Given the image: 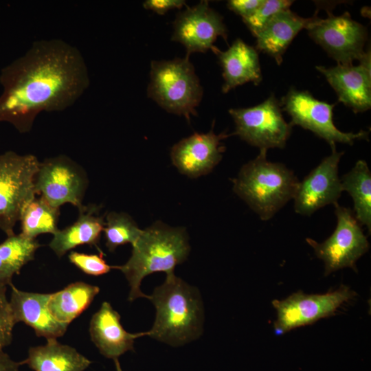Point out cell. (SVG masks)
Returning a JSON list of instances; mask_svg holds the SVG:
<instances>
[{
	"label": "cell",
	"mask_w": 371,
	"mask_h": 371,
	"mask_svg": "<svg viewBox=\"0 0 371 371\" xmlns=\"http://www.w3.org/2000/svg\"><path fill=\"white\" fill-rule=\"evenodd\" d=\"M314 17H302L289 8L279 12L256 36V49L280 65L291 43L302 29L308 28Z\"/></svg>",
	"instance_id": "44dd1931"
},
{
	"label": "cell",
	"mask_w": 371,
	"mask_h": 371,
	"mask_svg": "<svg viewBox=\"0 0 371 371\" xmlns=\"http://www.w3.org/2000/svg\"><path fill=\"white\" fill-rule=\"evenodd\" d=\"M104 254H87L71 251L68 256L69 261L82 272L90 276H101L110 271L112 266L103 258Z\"/></svg>",
	"instance_id": "f1b7e54d"
},
{
	"label": "cell",
	"mask_w": 371,
	"mask_h": 371,
	"mask_svg": "<svg viewBox=\"0 0 371 371\" xmlns=\"http://www.w3.org/2000/svg\"><path fill=\"white\" fill-rule=\"evenodd\" d=\"M358 65L317 66L335 90L338 100L354 113L368 111L371 106V56L367 50Z\"/></svg>",
	"instance_id": "9a60e30c"
},
{
	"label": "cell",
	"mask_w": 371,
	"mask_h": 371,
	"mask_svg": "<svg viewBox=\"0 0 371 371\" xmlns=\"http://www.w3.org/2000/svg\"><path fill=\"white\" fill-rule=\"evenodd\" d=\"M142 230L128 214L111 212L106 216L103 229L106 246L109 251L113 252L120 245H133Z\"/></svg>",
	"instance_id": "4316f807"
},
{
	"label": "cell",
	"mask_w": 371,
	"mask_h": 371,
	"mask_svg": "<svg viewBox=\"0 0 371 371\" xmlns=\"http://www.w3.org/2000/svg\"><path fill=\"white\" fill-rule=\"evenodd\" d=\"M100 291L97 286L76 282L63 289L50 293L47 308L58 322L69 324L91 304Z\"/></svg>",
	"instance_id": "603a6c76"
},
{
	"label": "cell",
	"mask_w": 371,
	"mask_h": 371,
	"mask_svg": "<svg viewBox=\"0 0 371 371\" xmlns=\"http://www.w3.org/2000/svg\"><path fill=\"white\" fill-rule=\"evenodd\" d=\"M91 341L105 357L118 359L127 351L133 350L135 339L147 335V332L130 333L120 323V315L111 304L104 302L90 321Z\"/></svg>",
	"instance_id": "e0dca14e"
},
{
	"label": "cell",
	"mask_w": 371,
	"mask_h": 371,
	"mask_svg": "<svg viewBox=\"0 0 371 371\" xmlns=\"http://www.w3.org/2000/svg\"><path fill=\"white\" fill-rule=\"evenodd\" d=\"M0 122L30 132L41 112L72 106L90 85L85 60L78 48L58 39L34 41L0 73Z\"/></svg>",
	"instance_id": "6da1fadb"
},
{
	"label": "cell",
	"mask_w": 371,
	"mask_h": 371,
	"mask_svg": "<svg viewBox=\"0 0 371 371\" xmlns=\"http://www.w3.org/2000/svg\"><path fill=\"white\" fill-rule=\"evenodd\" d=\"M21 362L13 361L10 356L0 350V371H19Z\"/></svg>",
	"instance_id": "d6a6232c"
},
{
	"label": "cell",
	"mask_w": 371,
	"mask_h": 371,
	"mask_svg": "<svg viewBox=\"0 0 371 371\" xmlns=\"http://www.w3.org/2000/svg\"><path fill=\"white\" fill-rule=\"evenodd\" d=\"M264 0H229L227 3L229 10L241 16L242 19L251 15Z\"/></svg>",
	"instance_id": "4dcf8cb0"
},
{
	"label": "cell",
	"mask_w": 371,
	"mask_h": 371,
	"mask_svg": "<svg viewBox=\"0 0 371 371\" xmlns=\"http://www.w3.org/2000/svg\"><path fill=\"white\" fill-rule=\"evenodd\" d=\"M88 183L85 170L69 157L60 155L40 162L34 188L37 196L55 207L71 203L79 209Z\"/></svg>",
	"instance_id": "30bf717a"
},
{
	"label": "cell",
	"mask_w": 371,
	"mask_h": 371,
	"mask_svg": "<svg viewBox=\"0 0 371 371\" xmlns=\"http://www.w3.org/2000/svg\"><path fill=\"white\" fill-rule=\"evenodd\" d=\"M327 17L314 15L306 30L310 37L319 45L337 64H352L366 54L364 47L368 39L366 27L352 19L346 12L335 16L327 10Z\"/></svg>",
	"instance_id": "9c48e42d"
},
{
	"label": "cell",
	"mask_w": 371,
	"mask_h": 371,
	"mask_svg": "<svg viewBox=\"0 0 371 371\" xmlns=\"http://www.w3.org/2000/svg\"><path fill=\"white\" fill-rule=\"evenodd\" d=\"M333 205L337 221L331 236L321 243L310 238L306 239L317 257L324 261L325 276L345 267L357 271L356 262L370 247L352 211L338 203Z\"/></svg>",
	"instance_id": "ba28073f"
},
{
	"label": "cell",
	"mask_w": 371,
	"mask_h": 371,
	"mask_svg": "<svg viewBox=\"0 0 371 371\" xmlns=\"http://www.w3.org/2000/svg\"><path fill=\"white\" fill-rule=\"evenodd\" d=\"M21 363L34 371H84L91 361L74 348L53 339L45 345L31 347L27 357Z\"/></svg>",
	"instance_id": "7402d4cb"
},
{
	"label": "cell",
	"mask_w": 371,
	"mask_h": 371,
	"mask_svg": "<svg viewBox=\"0 0 371 371\" xmlns=\"http://www.w3.org/2000/svg\"><path fill=\"white\" fill-rule=\"evenodd\" d=\"M156 316L147 336L172 346H183L202 333L204 311L198 289L175 273L149 295Z\"/></svg>",
	"instance_id": "7a4b0ae2"
},
{
	"label": "cell",
	"mask_w": 371,
	"mask_h": 371,
	"mask_svg": "<svg viewBox=\"0 0 371 371\" xmlns=\"http://www.w3.org/2000/svg\"><path fill=\"white\" fill-rule=\"evenodd\" d=\"M10 304L15 322H23L34 329L38 337L56 339L62 337L68 327L57 321L50 313L47 302L50 293L23 291L10 285Z\"/></svg>",
	"instance_id": "ac0fdd59"
},
{
	"label": "cell",
	"mask_w": 371,
	"mask_h": 371,
	"mask_svg": "<svg viewBox=\"0 0 371 371\" xmlns=\"http://www.w3.org/2000/svg\"><path fill=\"white\" fill-rule=\"evenodd\" d=\"M173 27L171 39L185 47L188 57L192 53L211 49L218 36L226 42L227 40L223 16L210 7L207 1H201L178 13Z\"/></svg>",
	"instance_id": "4fadbf2b"
},
{
	"label": "cell",
	"mask_w": 371,
	"mask_h": 371,
	"mask_svg": "<svg viewBox=\"0 0 371 371\" xmlns=\"http://www.w3.org/2000/svg\"><path fill=\"white\" fill-rule=\"evenodd\" d=\"M231 135L195 133L175 144L170 152L172 164L180 172L191 178L211 172L220 162L225 146L221 140Z\"/></svg>",
	"instance_id": "2e32d148"
},
{
	"label": "cell",
	"mask_w": 371,
	"mask_h": 371,
	"mask_svg": "<svg viewBox=\"0 0 371 371\" xmlns=\"http://www.w3.org/2000/svg\"><path fill=\"white\" fill-rule=\"evenodd\" d=\"M132 246L128 260L122 265L112 266L126 278L130 302L139 297L149 299V295L141 291L142 280L155 272L173 273L175 267L186 260L190 249L184 228L172 227L160 221L143 229Z\"/></svg>",
	"instance_id": "3957f363"
},
{
	"label": "cell",
	"mask_w": 371,
	"mask_h": 371,
	"mask_svg": "<svg viewBox=\"0 0 371 371\" xmlns=\"http://www.w3.org/2000/svg\"><path fill=\"white\" fill-rule=\"evenodd\" d=\"M260 150L253 160L242 166L232 180L234 192L260 216L271 219L291 199H293L299 181L293 172L281 163L267 159Z\"/></svg>",
	"instance_id": "277c9868"
},
{
	"label": "cell",
	"mask_w": 371,
	"mask_h": 371,
	"mask_svg": "<svg viewBox=\"0 0 371 371\" xmlns=\"http://www.w3.org/2000/svg\"><path fill=\"white\" fill-rule=\"evenodd\" d=\"M280 102L282 110L290 115L292 126L311 131L330 146L336 143L352 145L355 140L368 139V131L345 133L338 129L333 120L335 104L317 100L308 91L291 88Z\"/></svg>",
	"instance_id": "8fae6325"
},
{
	"label": "cell",
	"mask_w": 371,
	"mask_h": 371,
	"mask_svg": "<svg viewBox=\"0 0 371 371\" xmlns=\"http://www.w3.org/2000/svg\"><path fill=\"white\" fill-rule=\"evenodd\" d=\"M113 361L115 362L116 371H123L122 368H121V366H120V361H119L118 359H115Z\"/></svg>",
	"instance_id": "836d02e7"
},
{
	"label": "cell",
	"mask_w": 371,
	"mask_h": 371,
	"mask_svg": "<svg viewBox=\"0 0 371 371\" xmlns=\"http://www.w3.org/2000/svg\"><path fill=\"white\" fill-rule=\"evenodd\" d=\"M40 161L32 154H0V229L14 234L25 206L36 196L34 181Z\"/></svg>",
	"instance_id": "8992f818"
},
{
	"label": "cell",
	"mask_w": 371,
	"mask_h": 371,
	"mask_svg": "<svg viewBox=\"0 0 371 371\" xmlns=\"http://www.w3.org/2000/svg\"><path fill=\"white\" fill-rule=\"evenodd\" d=\"M5 292L6 288L0 289V350L10 344L13 328L16 324Z\"/></svg>",
	"instance_id": "f546056e"
},
{
	"label": "cell",
	"mask_w": 371,
	"mask_h": 371,
	"mask_svg": "<svg viewBox=\"0 0 371 371\" xmlns=\"http://www.w3.org/2000/svg\"><path fill=\"white\" fill-rule=\"evenodd\" d=\"M343 191L350 195L354 215L361 225L371 230V172L364 160H359L341 179Z\"/></svg>",
	"instance_id": "d4e9b609"
},
{
	"label": "cell",
	"mask_w": 371,
	"mask_h": 371,
	"mask_svg": "<svg viewBox=\"0 0 371 371\" xmlns=\"http://www.w3.org/2000/svg\"><path fill=\"white\" fill-rule=\"evenodd\" d=\"M41 244L36 238L21 233L13 234L0 244V289L11 285L14 274H19L22 267L34 259Z\"/></svg>",
	"instance_id": "cb8c5ba5"
},
{
	"label": "cell",
	"mask_w": 371,
	"mask_h": 371,
	"mask_svg": "<svg viewBox=\"0 0 371 371\" xmlns=\"http://www.w3.org/2000/svg\"><path fill=\"white\" fill-rule=\"evenodd\" d=\"M211 50L216 55L222 68L223 93H226L247 82L258 85L262 81L258 52L256 47L237 38L225 51L215 46Z\"/></svg>",
	"instance_id": "d6986e66"
},
{
	"label": "cell",
	"mask_w": 371,
	"mask_h": 371,
	"mask_svg": "<svg viewBox=\"0 0 371 371\" xmlns=\"http://www.w3.org/2000/svg\"><path fill=\"white\" fill-rule=\"evenodd\" d=\"M147 94L166 111L183 115L190 122L192 115H196L203 88L193 65L186 56L152 61Z\"/></svg>",
	"instance_id": "5b68a950"
},
{
	"label": "cell",
	"mask_w": 371,
	"mask_h": 371,
	"mask_svg": "<svg viewBox=\"0 0 371 371\" xmlns=\"http://www.w3.org/2000/svg\"><path fill=\"white\" fill-rule=\"evenodd\" d=\"M60 210L37 195L23 208L21 217V234L36 238L42 234H54L58 230Z\"/></svg>",
	"instance_id": "484cf974"
},
{
	"label": "cell",
	"mask_w": 371,
	"mask_h": 371,
	"mask_svg": "<svg viewBox=\"0 0 371 371\" xmlns=\"http://www.w3.org/2000/svg\"><path fill=\"white\" fill-rule=\"evenodd\" d=\"M331 154L325 157L298 183L293 200L296 213L311 216L317 210L337 203L343 192L338 166L344 152L331 146Z\"/></svg>",
	"instance_id": "5bb4252c"
},
{
	"label": "cell",
	"mask_w": 371,
	"mask_h": 371,
	"mask_svg": "<svg viewBox=\"0 0 371 371\" xmlns=\"http://www.w3.org/2000/svg\"><path fill=\"white\" fill-rule=\"evenodd\" d=\"M100 205L89 204L78 209L77 220L63 229H58L49 243V247L58 258L67 251L82 245L95 247L100 254H104L99 247V241L105 221L98 215Z\"/></svg>",
	"instance_id": "ffe728a7"
},
{
	"label": "cell",
	"mask_w": 371,
	"mask_h": 371,
	"mask_svg": "<svg viewBox=\"0 0 371 371\" xmlns=\"http://www.w3.org/2000/svg\"><path fill=\"white\" fill-rule=\"evenodd\" d=\"M186 3L184 0H146L143 7L150 10L158 14H165L168 11L173 9H181Z\"/></svg>",
	"instance_id": "1f68e13d"
},
{
	"label": "cell",
	"mask_w": 371,
	"mask_h": 371,
	"mask_svg": "<svg viewBox=\"0 0 371 371\" xmlns=\"http://www.w3.org/2000/svg\"><path fill=\"white\" fill-rule=\"evenodd\" d=\"M355 295L348 286L341 285L336 291L325 294L308 295L298 291L284 300H275L272 302L277 312L275 329L279 333H284L334 315L344 303Z\"/></svg>",
	"instance_id": "7c38bea8"
},
{
	"label": "cell",
	"mask_w": 371,
	"mask_h": 371,
	"mask_svg": "<svg viewBox=\"0 0 371 371\" xmlns=\"http://www.w3.org/2000/svg\"><path fill=\"white\" fill-rule=\"evenodd\" d=\"M229 113L236 125L232 135L260 150L283 148L292 131V124L284 119L280 102L273 94L258 105L231 109Z\"/></svg>",
	"instance_id": "52a82bcc"
},
{
	"label": "cell",
	"mask_w": 371,
	"mask_h": 371,
	"mask_svg": "<svg viewBox=\"0 0 371 371\" xmlns=\"http://www.w3.org/2000/svg\"><path fill=\"white\" fill-rule=\"evenodd\" d=\"M293 2V1L289 0H264L251 15L243 19V21L252 35L256 37L277 13L289 9Z\"/></svg>",
	"instance_id": "83f0119b"
}]
</instances>
